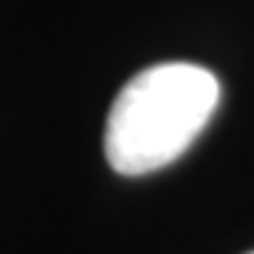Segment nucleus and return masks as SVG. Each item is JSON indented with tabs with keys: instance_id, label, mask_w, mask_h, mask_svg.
I'll list each match as a JSON object with an SVG mask.
<instances>
[{
	"instance_id": "1",
	"label": "nucleus",
	"mask_w": 254,
	"mask_h": 254,
	"mask_svg": "<svg viewBox=\"0 0 254 254\" xmlns=\"http://www.w3.org/2000/svg\"><path fill=\"white\" fill-rule=\"evenodd\" d=\"M221 101L208 67L166 62L135 74L107 114L104 156L117 175H150L175 162L202 135Z\"/></svg>"
},
{
	"instance_id": "2",
	"label": "nucleus",
	"mask_w": 254,
	"mask_h": 254,
	"mask_svg": "<svg viewBox=\"0 0 254 254\" xmlns=\"http://www.w3.org/2000/svg\"><path fill=\"white\" fill-rule=\"evenodd\" d=\"M251 254H254V251H251Z\"/></svg>"
}]
</instances>
